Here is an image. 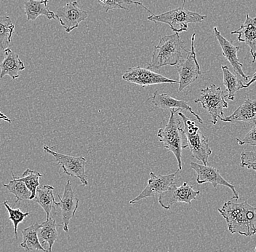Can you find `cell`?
Returning a JSON list of instances; mask_svg holds the SVG:
<instances>
[{
	"label": "cell",
	"mask_w": 256,
	"mask_h": 252,
	"mask_svg": "<svg viewBox=\"0 0 256 252\" xmlns=\"http://www.w3.org/2000/svg\"><path fill=\"white\" fill-rule=\"evenodd\" d=\"M255 251L256 252V245Z\"/></svg>",
	"instance_id": "36"
},
{
	"label": "cell",
	"mask_w": 256,
	"mask_h": 252,
	"mask_svg": "<svg viewBox=\"0 0 256 252\" xmlns=\"http://www.w3.org/2000/svg\"><path fill=\"white\" fill-rule=\"evenodd\" d=\"M256 82V72L255 74H254V76H252V78H251V80H250L249 83H248L247 84L244 86V88H247L248 87L250 86V85H252V83H255Z\"/></svg>",
	"instance_id": "32"
},
{
	"label": "cell",
	"mask_w": 256,
	"mask_h": 252,
	"mask_svg": "<svg viewBox=\"0 0 256 252\" xmlns=\"http://www.w3.org/2000/svg\"><path fill=\"white\" fill-rule=\"evenodd\" d=\"M0 120H4V118H2V117H0Z\"/></svg>",
	"instance_id": "35"
},
{
	"label": "cell",
	"mask_w": 256,
	"mask_h": 252,
	"mask_svg": "<svg viewBox=\"0 0 256 252\" xmlns=\"http://www.w3.org/2000/svg\"><path fill=\"white\" fill-rule=\"evenodd\" d=\"M15 33V26L8 16H0V48L7 49Z\"/></svg>",
	"instance_id": "26"
},
{
	"label": "cell",
	"mask_w": 256,
	"mask_h": 252,
	"mask_svg": "<svg viewBox=\"0 0 256 252\" xmlns=\"http://www.w3.org/2000/svg\"><path fill=\"white\" fill-rule=\"evenodd\" d=\"M122 79L142 88L164 83L179 84V81L177 80L169 79L160 74L152 71L150 69L140 67L128 69V71L122 75Z\"/></svg>",
	"instance_id": "10"
},
{
	"label": "cell",
	"mask_w": 256,
	"mask_h": 252,
	"mask_svg": "<svg viewBox=\"0 0 256 252\" xmlns=\"http://www.w3.org/2000/svg\"><path fill=\"white\" fill-rule=\"evenodd\" d=\"M97 1L105 10V12H108V11L114 9H122L124 10V11H130L129 8L126 7V6L136 5V6H142L144 9L146 10L150 14H151L152 15L153 14L152 11H150L146 7H145L142 3L134 1V0H97Z\"/></svg>",
	"instance_id": "28"
},
{
	"label": "cell",
	"mask_w": 256,
	"mask_h": 252,
	"mask_svg": "<svg viewBox=\"0 0 256 252\" xmlns=\"http://www.w3.org/2000/svg\"><path fill=\"white\" fill-rule=\"evenodd\" d=\"M48 0H28L24 3L27 22L35 21L40 16H44L50 20H56V14L48 8Z\"/></svg>",
	"instance_id": "20"
},
{
	"label": "cell",
	"mask_w": 256,
	"mask_h": 252,
	"mask_svg": "<svg viewBox=\"0 0 256 252\" xmlns=\"http://www.w3.org/2000/svg\"><path fill=\"white\" fill-rule=\"evenodd\" d=\"M56 16L66 32L70 33L72 30L78 28L82 22L88 19V14L80 8L78 2L73 1L58 8Z\"/></svg>",
	"instance_id": "13"
},
{
	"label": "cell",
	"mask_w": 256,
	"mask_h": 252,
	"mask_svg": "<svg viewBox=\"0 0 256 252\" xmlns=\"http://www.w3.org/2000/svg\"><path fill=\"white\" fill-rule=\"evenodd\" d=\"M4 60L0 64V78L2 79L4 76L8 75L12 80H16L20 77L19 72L25 70L26 66L19 56L10 48L4 50Z\"/></svg>",
	"instance_id": "19"
},
{
	"label": "cell",
	"mask_w": 256,
	"mask_h": 252,
	"mask_svg": "<svg viewBox=\"0 0 256 252\" xmlns=\"http://www.w3.org/2000/svg\"><path fill=\"white\" fill-rule=\"evenodd\" d=\"M152 103L155 107H159L162 110H187L192 113L194 116L196 117V120L202 124V119L199 115L194 112L192 107L188 105V103L183 100H178L175 98L166 94H159L158 91H155L154 96L151 98Z\"/></svg>",
	"instance_id": "17"
},
{
	"label": "cell",
	"mask_w": 256,
	"mask_h": 252,
	"mask_svg": "<svg viewBox=\"0 0 256 252\" xmlns=\"http://www.w3.org/2000/svg\"><path fill=\"white\" fill-rule=\"evenodd\" d=\"M178 110H171L168 123L166 128H160L158 131V139L162 143L164 147L175 155L179 171L182 169V152L184 149V129L180 127V120L176 118Z\"/></svg>",
	"instance_id": "3"
},
{
	"label": "cell",
	"mask_w": 256,
	"mask_h": 252,
	"mask_svg": "<svg viewBox=\"0 0 256 252\" xmlns=\"http://www.w3.org/2000/svg\"><path fill=\"white\" fill-rule=\"evenodd\" d=\"M60 201L58 203L57 206H59L62 209V224L64 230L68 232L70 221L74 217L75 213L79 208L80 200L75 196L74 192L72 189L71 181L67 180L63 196L60 197L58 195Z\"/></svg>",
	"instance_id": "14"
},
{
	"label": "cell",
	"mask_w": 256,
	"mask_h": 252,
	"mask_svg": "<svg viewBox=\"0 0 256 252\" xmlns=\"http://www.w3.org/2000/svg\"><path fill=\"white\" fill-rule=\"evenodd\" d=\"M3 205L6 207V209L8 210V213H9V217L8 219H10L12 221V224L14 226V232H15V237L16 239H18V227L20 223L23 222L25 218L28 216L30 214V212L24 213L22 211L20 208H11L10 205L8 204V201H4Z\"/></svg>",
	"instance_id": "29"
},
{
	"label": "cell",
	"mask_w": 256,
	"mask_h": 252,
	"mask_svg": "<svg viewBox=\"0 0 256 252\" xmlns=\"http://www.w3.org/2000/svg\"><path fill=\"white\" fill-rule=\"evenodd\" d=\"M0 117H2V118H4V121H7L8 123H11V120L9 118H8L7 116H6V115H4V114L2 113L1 112H0Z\"/></svg>",
	"instance_id": "33"
},
{
	"label": "cell",
	"mask_w": 256,
	"mask_h": 252,
	"mask_svg": "<svg viewBox=\"0 0 256 252\" xmlns=\"http://www.w3.org/2000/svg\"><path fill=\"white\" fill-rule=\"evenodd\" d=\"M222 70L224 75V85L228 92V99L233 101L235 94L240 90L244 88L246 85L239 78L240 75L230 71L228 66H222Z\"/></svg>",
	"instance_id": "23"
},
{
	"label": "cell",
	"mask_w": 256,
	"mask_h": 252,
	"mask_svg": "<svg viewBox=\"0 0 256 252\" xmlns=\"http://www.w3.org/2000/svg\"><path fill=\"white\" fill-rule=\"evenodd\" d=\"M214 30L216 38H217L222 51H223V55L225 59L231 64L235 73L242 77L246 81H248L249 80L250 76L246 75V74L243 72V64L240 63L238 57V52L239 51L240 48L234 46L232 40V41H228V40L226 39L222 35V33L218 31L217 27H214Z\"/></svg>",
	"instance_id": "15"
},
{
	"label": "cell",
	"mask_w": 256,
	"mask_h": 252,
	"mask_svg": "<svg viewBox=\"0 0 256 252\" xmlns=\"http://www.w3.org/2000/svg\"><path fill=\"white\" fill-rule=\"evenodd\" d=\"M178 115L184 121V132L186 140L184 149L188 147L194 158L202 162L204 166H208V158L212 154V150L209 146V139L202 134L194 120L187 118L182 112H178Z\"/></svg>",
	"instance_id": "4"
},
{
	"label": "cell",
	"mask_w": 256,
	"mask_h": 252,
	"mask_svg": "<svg viewBox=\"0 0 256 252\" xmlns=\"http://www.w3.org/2000/svg\"><path fill=\"white\" fill-rule=\"evenodd\" d=\"M219 120L223 122H230L232 123L244 122L247 123H256V99L247 98L244 103L240 106L231 115Z\"/></svg>",
	"instance_id": "18"
},
{
	"label": "cell",
	"mask_w": 256,
	"mask_h": 252,
	"mask_svg": "<svg viewBox=\"0 0 256 252\" xmlns=\"http://www.w3.org/2000/svg\"><path fill=\"white\" fill-rule=\"evenodd\" d=\"M200 194V191L194 190L193 186L188 182H184L180 187H177L176 183H174L168 191L160 195L158 201L162 208L169 210L176 203L192 204V200H195Z\"/></svg>",
	"instance_id": "9"
},
{
	"label": "cell",
	"mask_w": 256,
	"mask_h": 252,
	"mask_svg": "<svg viewBox=\"0 0 256 252\" xmlns=\"http://www.w3.org/2000/svg\"><path fill=\"white\" fill-rule=\"evenodd\" d=\"M40 227H41V224L35 223L33 225L22 229L23 241L20 243V246L23 247L26 251L39 250V251L48 252V250L44 248L40 241L38 230Z\"/></svg>",
	"instance_id": "22"
},
{
	"label": "cell",
	"mask_w": 256,
	"mask_h": 252,
	"mask_svg": "<svg viewBox=\"0 0 256 252\" xmlns=\"http://www.w3.org/2000/svg\"><path fill=\"white\" fill-rule=\"evenodd\" d=\"M238 34V42H242L250 48V53L252 57V63L256 60V17L251 18L246 15V20L239 30L232 32V35Z\"/></svg>",
	"instance_id": "16"
},
{
	"label": "cell",
	"mask_w": 256,
	"mask_h": 252,
	"mask_svg": "<svg viewBox=\"0 0 256 252\" xmlns=\"http://www.w3.org/2000/svg\"><path fill=\"white\" fill-rule=\"evenodd\" d=\"M183 51L190 50L184 47V42L178 33L163 37L155 46L148 69H160L166 66H175L180 62Z\"/></svg>",
	"instance_id": "2"
},
{
	"label": "cell",
	"mask_w": 256,
	"mask_h": 252,
	"mask_svg": "<svg viewBox=\"0 0 256 252\" xmlns=\"http://www.w3.org/2000/svg\"><path fill=\"white\" fill-rule=\"evenodd\" d=\"M12 180L10 181L8 184H3V186L8 189V192L14 194L16 197L14 205L22 200H30L32 197V192L30 189L27 188L25 183L16 179L14 171H12Z\"/></svg>",
	"instance_id": "25"
},
{
	"label": "cell",
	"mask_w": 256,
	"mask_h": 252,
	"mask_svg": "<svg viewBox=\"0 0 256 252\" xmlns=\"http://www.w3.org/2000/svg\"><path fill=\"white\" fill-rule=\"evenodd\" d=\"M40 240L43 243H48V252H52V245L58 238V231L56 229V221L52 217H50L42 223L41 227L38 230Z\"/></svg>",
	"instance_id": "24"
},
{
	"label": "cell",
	"mask_w": 256,
	"mask_h": 252,
	"mask_svg": "<svg viewBox=\"0 0 256 252\" xmlns=\"http://www.w3.org/2000/svg\"><path fill=\"white\" fill-rule=\"evenodd\" d=\"M240 166L256 171V150L242 152Z\"/></svg>",
	"instance_id": "30"
},
{
	"label": "cell",
	"mask_w": 256,
	"mask_h": 252,
	"mask_svg": "<svg viewBox=\"0 0 256 252\" xmlns=\"http://www.w3.org/2000/svg\"><path fill=\"white\" fill-rule=\"evenodd\" d=\"M178 171V170L176 172L169 175H156L153 172L150 173L146 187L136 198L129 202L130 204H135L146 197L160 196L175 183L176 176Z\"/></svg>",
	"instance_id": "11"
},
{
	"label": "cell",
	"mask_w": 256,
	"mask_h": 252,
	"mask_svg": "<svg viewBox=\"0 0 256 252\" xmlns=\"http://www.w3.org/2000/svg\"><path fill=\"white\" fill-rule=\"evenodd\" d=\"M206 19H207V16L192 12L184 7L171 10L160 15L152 14L147 18L148 21L155 23L160 22L168 24L172 31L178 34L188 31V24L200 23Z\"/></svg>",
	"instance_id": "5"
},
{
	"label": "cell",
	"mask_w": 256,
	"mask_h": 252,
	"mask_svg": "<svg viewBox=\"0 0 256 252\" xmlns=\"http://www.w3.org/2000/svg\"><path fill=\"white\" fill-rule=\"evenodd\" d=\"M239 145H244V144H250V145L255 146L256 147V123L254 124L250 131L246 134V136L242 139H239L236 138Z\"/></svg>",
	"instance_id": "31"
},
{
	"label": "cell",
	"mask_w": 256,
	"mask_h": 252,
	"mask_svg": "<svg viewBox=\"0 0 256 252\" xmlns=\"http://www.w3.org/2000/svg\"><path fill=\"white\" fill-rule=\"evenodd\" d=\"M42 176L43 175L38 172V171L26 169L24 171L22 177H17L15 176V178L18 180L25 183L27 188L30 189L32 192V197L30 200H34L35 195H36V189L40 187V179Z\"/></svg>",
	"instance_id": "27"
},
{
	"label": "cell",
	"mask_w": 256,
	"mask_h": 252,
	"mask_svg": "<svg viewBox=\"0 0 256 252\" xmlns=\"http://www.w3.org/2000/svg\"><path fill=\"white\" fill-rule=\"evenodd\" d=\"M186 1V0H184V6H183V7L184 6V5H185Z\"/></svg>",
	"instance_id": "34"
},
{
	"label": "cell",
	"mask_w": 256,
	"mask_h": 252,
	"mask_svg": "<svg viewBox=\"0 0 256 252\" xmlns=\"http://www.w3.org/2000/svg\"><path fill=\"white\" fill-rule=\"evenodd\" d=\"M54 187L50 185H43L38 187L35 195V202L42 208L47 215V219L50 217L52 208L57 206V202L54 197Z\"/></svg>",
	"instance_id": "21"
},
{
	"label": "cell",
	"mask_w": 256,
	"mask_h": 252,
	"mask_svg": "<svg viewBox=\"0 0 256 252\" xmlns=\"http://www.w3.org/2000/svg\"><path fill=\"white\" fill-rule=\"evenodd\" d=\"M218 211L226 221L232 234L251 237L256 233V208L248 201L234 203L231 199L224 203L222 208H218Z\"/></svg>",
	"instance_id": "1"
},
{
	"label": "cell",
	"mask_w": 256,
	"mask_h": 252,
	"mask_svg": "<svg viewBox=\"0 0 256 252\" xmlns=\"http://www.w3.org/2000/svg\"><path fill=\"white\" fill-rule=\"evenodd\" d=\"M195 37L196 34H193L192 36V48L187 53L188 56L184 60L180 61L177 67V71L179 75L178 92H182L184 88L196 81L200 75H202L195 52Z\"/></svg>",
	"instance_id": "8"
},
{
	"label": "cell",
	"mask_w": 256,
	"mask_h": 252,
	"mask_svg": "<svg viewBox=\"0 0 256 252\" xmlns=\"http://www.w3.org/2000/svg\"><path fill=\"white\" fill-rule=\"evenodd\" d=\"M191 168L196 173V182L199 184L210 183L214 188L217 189L218 185H223L228 187L233 192L234 196L232 200H239V193L235 189L234 186L231 183L226 180L223 176L220 175L218 170L215 167L204 166L198 163L192 162Z\"/></svg>",
	"instance_id": "12"
},
{
	"label": "cell",
	"mask_w": 256,
	"mask_h": 252,
	"mask_svg": "<svg viewBox=\"0 0 256 252\" xmlns=\"http://www.w3.org/2000/svg\"><path fill=\"white\" fill-rule=\"evenodd\" d=\"M44 152L50 154L56 159V162L63 168L64 172L70 176L79 179L83 186H88V181L86 174V159L82 156L74 157L63 155L52 150L48 146L43 147Z\"/></svg>",
	"instance_id": "7"
},
{
	"label": "cell",
	"mask_w": 256,
	"mask_h": 252,
	"mask_svg": "<svg viewBox=\"0 0 256 252\" xmlns=\"http://www.w3.org/2000/svg\"><path fill=\"white\" fill-rule=\"evenodd\" d=\"M201 96L194 101L200 103L203 109L208 111L211 116V123L217 124L220 118H224V110L228 107V103L225 98L228 97L220 87L215 84L210 85L204 89L201 90Z\"/></svg>",
	"instance_id": "6"
}]
</instances>
